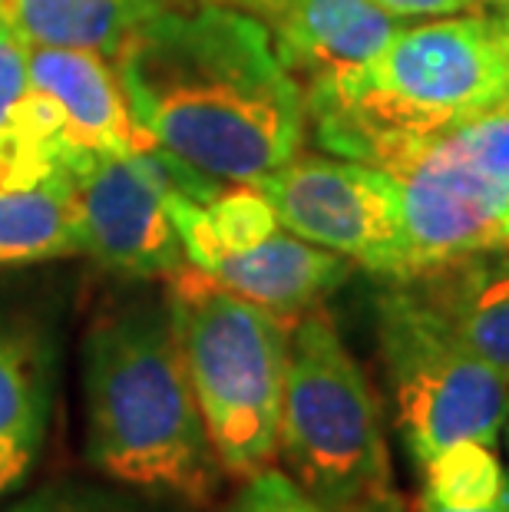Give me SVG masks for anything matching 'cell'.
I'll return each instance as SVG.
<instances>
[{
	"label": "cell",
	"mask_w": 509,
	"mask_h": 512,
	"mask_svg": "<svg viewBox=\"0 0 509 512\" xmlns=\"http://www.w3.org/2000/svg\"><path fill=\"white\" fill-rule=\"evenodd\" d=\"M420 479H424L427 503H437L447 509L490 506L509 486V473L503 470L493 446L476 443V440H460L447 446V450L433 453L430 460L420 466Z\"/></svg>",
	"instance_id": "obj_18"
},
{
	"label": "cell",
	"mask_w": 509,
	"mask_h": 512,
	"mask_svg": "<svg viewBox=\"0 0 509 512\" xmlns=\"http://www.w3.org/2000/svg\"><path fill=\"white\" fill-rule=\"evenodd\" d=\"M73 152L57 106L30 80V43L0 37V189L57 176Z\"/></svg>",
	"instance_id": "obj_14"
},
{
	"label": "cell",
	"mask_w": 509,
	"mask_h": 512,
	"mask_svg": "<svg viewBox=\"0 0 509 512\" xmlns=\"http://www.w3.org/2000/svg\"><path fill=\"white\" fill-rule=\"evenodd\" d=\"M70 255H80V232L67 172L27 189H0V268Z\"/></svg>",
	"instance_id": "obj_17"
},
{
	"label": "cell",
	"mask_w": 509,
	"mask_h": 512,
	"mask_svg": "<svg viewBox=\"0 0 509 512\" xmlns=\"http://www.w3.org/2000/svg\"><path fill=\"white\" fill-rule=\"evenodd\" d=\"M305 103L324 149L371 166L397 143L509 106V27L486 7L400 27L371 60L305 83Z\"/></svg>",
	"instance_id": "obj_3"
},
{
	"label": "cell",
	"mask_w": 509,
	"mask_h": 512,
	"mask_svg": "<svg viewBox=\"0 0 509 512\" xmlns=\"http://www.w3.org/2000/svg\"><path fill=\"white\" fill-rule=\"evenodd\" d=\"M4 512H172L153 496L133 493L116 483H90V479H53Z\"/></svg>",
	"instance_id": "obj_19"
},
{
	"label": "cell",
	"mask_w": 509,
	"mask_h": 512,
	"mask_svg": "<svg viewBox=\"0 0 509 512\" xmlns=\"http://www.w3.org/2000/svg\"><path fill=\"white\" fill-rule=\"evenodd\" d=\"M182 361L225 476L245 479L278 460L291 324L219 285L196 265L166 278Z\"/></svg>",
	"instance_id": "obj_4"
},
{
	"label": "cell",
	"mask_w": 509,
	"mask_h": 512,
	"mask_svg": "<svg viewBox=\"0 0 509 512\" xmlns=\"http://www.w3.org/2000/svg\"><path fill=\"white\" fill-rule=\"evenodd\" d=\"M252 14L301 86L371 60L400 24L374 0H215Z\"/></svg>",
	"instance_id": "obj_10"
},
{
	"label": "cell",
	"mask_w": 509,
	"mask_h": 512,
	"mask_svg": "<svg viewBox=\"0 0 509 512\" xmlns=\"http://www.w3.org/2000/svg\"><path fill=\"white\" fill-rule=\"evenodd\" d=\"M17 37L30 47L90 50L110 60L126 37L169 0H7Z\"/></svg>",
	"instance_id": "obj_16"
},
{
	"label": "cell",
	"mask_w": 509,
	"mask_h": 512,
	"mask_svg": "<svg viewBox=\"0 0 509 512\" xmlns=\"http://www.w3.org/2000/svg\"><path fill=\"white\" fill-rule=\"evenodd\" d=\"M30 80L57 106L73 149L136 152L156 146L129 110L113 63L100 53L30 47Z\"/></svg>",
	"instance_id": "obj_11"
},
{
	"label": "cell",
	"mask_w": 509,
	"mask_h": 512,
	"mask_svg": "<svg viewBox=\"0 0 509 512\" xmlns=\"http://www.w3.org/2000/svg\"><path fill=\"white\" fill-rule=\"evenodd\" d=\"M136 123L225 185H255L301 156L305 86L252 14L215 0H169L113 57Z\"/></svg>",
	"instance_id": "obj_1"
},
{
	"label": "cell",
	"mask_w": 509,
	"mask_h": 512,
	"mask_svg": "<svg viewBox=\"0 0 509 512\" xmlns=\"http://www.w3.org/2000/svg\"><path fill=\"white\" fill-rule=\"evenodd\" d=\"M450 331L483 357L509 384V252H480L450 258L443 265L410 278Z\"/></svg>",
	"instance_id": "obj_13"
},
{
	"label": "cell",
	"mask_w": 509,
	"mask_h": 512,
	"mask_svg": "<svg viewBox=\"0 0 509 512\" xmlns=\"http://www.w3.org/2000/svg\"><path fill=\"white\" fill-rule=\"evenodd\" d=\"M374 331L394 423L417 470L460 440L500 443L509 423V384L410 281H391L377 294Z\"/></svg>",
	"instance_id": "obj_6"
},
{
	"label": "cell",
	"mask_w": 509,
	"mask_h": 512,
	"mask_svg": "<svg viewBox=\"0 0 509 512\" xmlns=\"http://www.w3.org/2000/svg\"><path fill=\"white\" fill-rule=\"evenodd\" d=\"M450 133L476 166L509 182V106L473 116L460 126H450Z\"/></svg>",
	"instance_id": "obj_21"
},
{
	"label": "cell",
	"mask_w": 509,
	"mask_h": 512,
	"mask_svg": "<svg viewBox=\"0 0 509 512\" xmlns=\"http://www.w3.org/2000/svg\"><path fill=\"white\" fill-rule=\"evenodd\" d=\"M255 185L285 232L387 281L410 278L400 192L384 169L357 159L295 156Z\"/></svg>",
	"instance_id": "obj_8"
},
{
	"label": "cell",
	"mask_w": 509,
	"mask_h": 512,
	"mask_svg": "<svg viewBox=\"0 0 509 512\" xmlns=\"http://www.w3.org/2000/svg\"><path fill=\"white\" fill-rule=\"evenodd\" d=\"M377 7L387 10L391 17H453L463 10H473L476 0H374Z\"/></svg>",
	"instance_id": "obj_23"
},
{
	"label": "cell",
	"mask_w": 509,
	"mask_h": 512,
	"mask_svg": "<svg viewBox=\"0 0 509 512\" xmlns=\"http://www.w3.org/2000/svg\"><path fill=\"white\" fill-rule=\"evenodd\" d=\"M476 7H486V10H493V14L500 17L503 24L509 27V0H476Z\"/></svg>",
	"instance_id": "obj_26"
},
{
	"label": "cell",
	"mask_w": 509,
	"mask_h": 512,
	"mask_svg": "<svg viewBox=\"0 0 509 512\" xmlns=\"http://www.w3.org/2000/svg\"><path fill=\"white\" fill-rule=\"evenodd\" d=\"M225 512H328L278 466H262L242 479Z\"/></svg>",
	"instance_id": "obj_20"
},
{
	"label": "cell",
	"mask_w": 509,
	"mask_h": 512,
	"mask_svg": "<svg viewBox=\"0 0 509 512\" xmlns=\"http://www.w3.org/2000/svg\"><path fill=\"white\" fill-rule=\"evenodd\" d=\"M371 166L384 169L400 192L410 278L493 248V228L509 205V182L476 166L450 129L384 149Z\"/></svg>",
	"instance_id": "obj_9"
},
{
	"label": "cell",
	"mask_w": 509,
	"mask_h": 512,
	"mask_svg": "<svg viewBox=\"0 0 509 512\" xmlns=\"http://www.w3.org/2000/svg\"><path fill=\"white\" fill-rule=\"evenodd\" d=\"M17 34L14 30V17H10V4L7 0H0V37H10Z\"/></svg>",
	"instance_id": "obj_27"
},
{
	"label": "cell",
	"mask_w": 509,
	"mask_h": 512,
	"mask_svg": "<svg viewBox=\"0 0 509 512\" xmlns=\"http://www.w3.org/2000/svg\"><path fill=\"white\" fill-rule=\"evenodd\" d=\"M493 248H506V252H509V205H506V212L500 215V222H496V228H493Z\"/></svg>",
	"instance_id": "obj_25"
},
{
	"label": "cell",
	"mask_w": 509,
	"mask_h": 512,
	"mask_svg": "<svg viewBox=\"0 0 509 512\" xmlns=\"http://www.w3.org/2000/svg\"><path fill=\"white\" fill-rule=\"evenodd\" d=\"M83 456L159 503L205 509L222 463L205 433L166 294H129L93 314L80 347Z\"/></svg>",
	"instance_id": "obj_2"
},
{
	"label": "cell",
	"mask_w": 509,
	"mask_h": 512,
	"mask_svg": "<svg viewBox=\"0 0 509 512\" xmlns=\"http://www.w3.org/2000/svg\"><path fill=\"white\" fill-rule=\"evenodd\" d=\"M63 172L77 205L80 255L133 281H166L189 265L166 209L169 192L182 189L205 205L225 189V182L162 146L136 152L77 149Z\"/></svg>",
	"instance_id": "obj_7"
},
{
	"label": "cell",
	"mask_w": 509,
	"mask_h": 512,
	"mask_svg": "<svg viewBox=\"0 0 509 512\" xmlns=\"http://www.w3.org/2000/svg\"><path fill=\"white\" fill-rule=\"evenodd\" d=\"M354 265L344 255L311 245L305 238L278 228L245 252H229L215 258L205 275L219 285L262 304V308L295 321L311 308H321L328 294L351 278Z\"/></svg>",
	"instance_id": "obj_12"
},
{
	"label": "cell",
	"mask_w": 509,
	"mask_h": 512,
	"mask_svg": "<svg viewBox=\"0 0 509 512\" xmlns=\"http://www.w3.org/2000/svg\"><path fill=\"white\" fill-rule=\"evenodd\" d=\"M420 512H509V486H506V493L496 499V503L480 506V509H447V506H437V503H427V499H420Z\"/></svg>",
	"instance_id": "obj_24"
},
{
	"label": "cell",
	"mask_w": 509,
	"mask_h": 512,
	"mask_svg": "<svg viewBox=\"0 0 509 512\" xmlns=\"http://www.w3.org/2000/svg\"><path fill=\"white\" fill-rule=\"evenodd\" d=\"M278 460L328 512H404L381 403L324 308L291 324Z\"/></svg>",
	"instance_id": "obj_5"
},
{
	"label": "cell",
	"mask_w": 509,
	"mask_h": 512,
	"mask_svg": "<svg viewBox=\"0 0 509 512\" xmlns=\"http://www.w3.org/2000/svg\"><path fill=\"white\" fill-rule=\"evenodd\" d=\"M40 450H43L40 443H30L20 437H4V433H0V499L24 486V479L37 466Z\"/></svg>",
	"instance_id": "obj_22"
},
{
	"label": "cell",
	"mask_w": 509,
	"mask_h": 512,
	"mask_svg": "<svg viewBox=\"0 0 509 512\" xmlns=\"http://www.w3.org/2000/svg\"><path fill=\"white\" fill-rule=\"evenodd\" d=\"M53 413V341L24 311L0 308V433L47 440Z\"/></svg>",
	"instance_id": "obj_15"
}]
</instances>
